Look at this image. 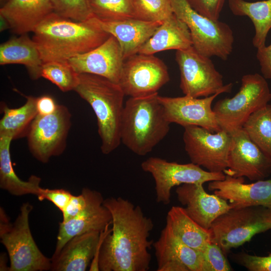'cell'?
Returning a JSON list of instances; mask_svg holds the SVG:
<instances>
[{
    "label": "cell",
    "instance_id": "obj_1",
    "mask_svg": "<svg viewBox=\"0 0 271 271\" xmlns=\"http://www.w3.org/2000/svg\"><path fill=\"white\" fill-rule=\"evenodd\" d=\"M112 216L111 231L100 247L98 267L101 271H147L154 241L149 239L154 227L151 218L139 205L121 197L103 201Z\"/></svg>",
    "mask_w": 271,
    "mask_h": 271
},
{
    "label": "cell",
    "instance_id": "obj_2",
    "mask_svg": "<svg viewBox=\"0 0 271 271\" xmlns=\"http://www.w3.org/2000/svg\"><path fill=\"white\" fill-rule=\"evenodd\" d=\"M44 63L64 61L98 47L110 35L102 28L94 15L79 22L54 12L48 15L33 32Z\"/></svg>",
    "mask_w": 271,
    "mask_h": 271
},
{
    "label": "cell",
    "instance_id": "obj_3",
    "mask_svg": "<svg viewBox=\"0 0 271 271\" xmlns=\"http://www.w3.org/2000/svg\"><path fill=\"white\" fill-rule=\"evenodd\" d=\"M91 106L96 116L101 151L107 155L121 143L120 131L125 96L120 85L96 75L79 74L74 90Z\"/></svg>",
    "mask_w": 271,
    "mask_h": 271
},
{
    "label": "cell",
    "instance_id": "obj_4",
    "mask_svg": "<svg viewBox=\"0 0 271 271\" xmlns=\"http://www.w3.org/2000/svg\"><path fill=\"white\" fill-rule=\"evenodd\" d=\"M170 124L158 93L129 97L124 104L121 143L134 154L144 156L166 137Z\"/></svg>",
    "mask_w": 271,
    "mask_h": 271
},
{
    "label": "cell",
    "instance_id": "obj_5",
    "mask_svg": "<svg viewBox=\"0 0 271 271\" xmlns=\"http://www.w3.org/2000/svg\"><path fill=\"white\" fill-rule=\"evenodd\" d=\"M33 206L22 204L14 223H11L1 208L0 238L10 258V271H44L50 270L51 258L40 250L32 236L29 223Z\"/></svg>",
    "mask_w": 271,
    "mask_h": 271
},
{
    "label": "cell",
    "instance_id": "obj_6",
    "mask_svg": "<svg viewBox=\"0 0 271 271\" xmlns=\"http://www.w3.org/2000/svg\"><path fill=\"white\" fill-rule=\"evenodd\" d=\"M174 14L182 20L190 33L192 46L200 54L227 60L231 54L233 32L226 23L198 13L187 0H169Z\"/></svg>",
    "mask_w": 271,
    "mask_h": 271
},
{
    "label": "cell",
    "instance_id": "obj_7",
    "mask_svg": "<svg viewBox=\"0 0 271 271\" xmlns=\"http://www.w3.org/2000/svg\"><path fill=\"white\" fill-rule=\"evenodd\" d=\"M210 230L212 242L226 254L255 234L271 230V208L254 206L231 209L218 217Z\"/></svg>",
    "mask_w": 271,
    "mask_h": 271
},
{
    "label": "cell",
    "instance_id": "obj_8",
    "mask_svg": "<svg viewBox=\"0 0 271 271\" xmlns=\"http://www.w3.org/2000/svg\"><path fill=\"white\" fill-rule=\"evenodd\" d=\"M239 91L232 98L219 99L213 110L221 129L229 133L241 128L248 117L271 100L268 83L258 73L244 75Z\"/></svg>",
    "mask_w": 271,
    "mask_h": 271
},
{
    "label": "cell",
    "instance_id": "obj_9",
    "mask_svg": "<svg viewBox=\"0 0 271 271\" xmlns=\"http://www.w3.org/2000/svg\"><path fill=\"white\" fill-rule=\"evenodd\" d=\"M175 60L180 73V88L184 95L199 98L231 92L233 84L224 85L222 75L210 58L193 46L177 50Z\"/></svg>",
    "mask_w": 271,
    "mask_h": 271
},
{
    "label": "cell",
    "instance_id": "obj_10",
    "mask_svg": "<svg viewBox=\"0 0 271 271\" xmlns=\"http://www.w3.org/2000/svg\"><path fill=\"white\" fill-rule=\"evenodd\" d=\"M71 125V114L65 105L58 104L56 111L51 114H38L26 135L33 157L46 163L51 157L61 155L66 147Z\"/></svg>",
    "mask_w": 271,
    "mask_h": 271
},
{
    "label": "cell",
    "instance_id": "obj_11",
    "mask_svg": "<svg viewBox=\"0 0 271 271\" xmlns=\"http://www.w3.org/2000/svg\"><path fill=\"white\" fill-rule=\"evenodd\" d=\"M145 172L152 175L155 183L157 202L168 205L171 201V190L186 183L203 184L207 182L224 180L223 172H211L192 163L179 164L151 157L141 164Z\"/></svg>",
    "mask_w": 271,
    "mask_h": 271
},
{
    "label": "cell",
    "instance_id": "obj_12",
    "mask_svg": "<svg viewBox=\"0 0 271 271\" xmlns=\"http://www.w3.org/2000/svg\"><path fill=\"white\" fill-rule=\"evenodd\" d=\"M183 140L191 163L211 172H224L231 144L230 134L221 130L217 132L198 126L184 127Z\"/></svg>",
    "mask_w": 271,
    "mask_h": 271
},
{
    "label": "cell",
    "instance_id": "obj_13",
    "mask_svg": "<svg viewBox=\"0 0 271 271\" xmlns=\"http://www.w3.org/2000/svg\"><path fill=\"white\" fill-rule=\"evenodd\" d=\"M169 80L168 68L160 59L138 53L124 60L119 84L125 96L137 97L158 93Z\"/></svg>",
    "mask_w": 271,
    "mask_h": 271
},
{
    "label": "cell",
    "instance_id": "obj_14",
    "mask_svg": "<svg viewBox=\"0 0 271 271\" xmlns=\"http://www.w3.org/2000/svg\"><path fill=\"white\" fill-rule=\"evenodd\" d=\"M231 140L225 175L246 177L250 181L264 180L271 175V158L250 139L243 129L229 133Z\"/></svg>",
    "mask_w": 271,
    "mask_h": 271
},
{
    "label": "cell",
    "instance_id": "obj_15",
    "mask_svg": "<svg viewBox=\"0 0 271 271\" xmlns=\"http://www.w3.org/2000/svg\"><path fill=\"white\" fill-rule=\"evenodd\" d=\"M216 93L202 98L184 95L180 97H167L159 95L165 116L171 123L185 127L195 125L203 127L212 132L221 129L212 107Z\"/></svg>",
    "mask_w": 271,
    "mask_h": 271
},
{
    "label": "cell",
    "instance_id": "obj_16",
    "mask_svg": "<svg viewBox=\"0 0 271 271\" xmlns=\"http://www.w3.org/2000/svg\"><path fill=\"white\" fill-rule=\"evenodd\" d=\"M86 199L84 209L74 218L59 222L57 243L52 258L57 256L65 244L72 238L92 231L100 232L112 222L110 212L103 204L101 194L89 188L81 191Z\"/></svg>",
    "mask_w": 271,
    "mask_h": 271
},
{
    "label": "cell",
    "instance_id": "obj_17",
    "mask_svg": "<svg viewBox=\"0 0 271 271\" xmlns=\"http://www.w3.org/2000/svg\"><path fill=\"white\" fill-rule=\"evenodd\" d=\"M153 247L157 271H211L202 253L182 242L167 223Z\"/></svg>",
    "mask_w": 271,
    "mask_h": 271
},
{
    "label": "cell",
    "instance_id": "obj_18",
    "mask_svg": "<svg viewBox=\"0 0 271 271\" xmlns=\"http://www.w3.org/2000/svg\"><path fill=\"white\" fill-rule=\"evenodd\" d=\"M124 61L119 43L112 35L95 49L68 60L78 74H94L118 84Z\"/></svg>",
    "mask_w": 271,
    "mask_h": 271
},
{
    "label": "cell",
    "instance_id": "obj_19",
    "mask_svg": "<svg viewBox=\"0 0 271 271\" xmlns=\"http://www.w3.org/2000/svg\"><path fill=\"white\" fill-rule=\"evenodd\" d=\"M208 188L227 201L232 209L254 206L271 208V180L246 184L243 177L226 175L224 180L210 182Z\"/></svg>",
    "mask_w": 271,
    "mask_h": 271
},
{
    "label": "cell",
    "instance_id": "obj_20",
    "mask_svg": "<svg viewBox=\"0 0 271 271\" xmlns=\"http://www.w3.org/2000/svg\"><path fill=\"white\" fill-rule=\"evenodd\" d=\"M203 185L183 184L177 188L176 193L189 216L202 227L209 229L218 217L232 207L223 199L206 192Z\"/></svg>",
    "mask_w": 271,
    "mask_h": 271
},
{
    "label": "cell",
    "instance_id": "obj_21",
    "mask_svg": "<svg viewBox=\"0 0 271 271\" xmlns=\"http://www.w3.org/2000/svg\"><path fill=\"white\" fill-rule=\"evenodd\" d=\"M52 12L51 0H8L0 9L11 31L18 35L33 32Z\"/></svg>",
    "mask_w": 271,
    "mask_h": 271
},
{
    "label": "cell",
    "instance_id": "obj_22",
    "mask_svg": "<svg viewBox=\"0 0 271 271\" xmlns=\"http://www.w3.org/2000/svg\"><path fill=\"white\" fill-rule=\"evenodd\" d=\"M100 22L103 30L118 42L124 60L139 53L142 46L162 24L134 18L116 21L100 20Z\"/></svg>",
    "mask_w": 271,
    "mask_h": 271
},
{
    "label": "cell",
    "instance_id": "obj_23",
    "mask_svg": "<svg viewBox=\"0 0 271 271\" xmlns=\"http://www.w3.org/2000/svg\"><path fill=\"white\" fill-rule=\"evenodd\" d=\"M100 232L92 231L74 236L59 254L51 258V270L85 271L95 253Z\"/></svg>",
    "mask_w": 271,
    "mask_h": 271
},
{
    "label": "cell",
    "instance_id": "obj_24",
    "mask_svg": "<svg viewBox=\"0 0 271 271\" xmlns=\"http://www.w3.org/2000/svg\"><path fill=\"white\" fill-rule=\"evenodd\" d=\"M191 46L192 41L188 27L173 14L160 25L139 53L154 55L161 51L183 50Z\"/></svg>",
    "mask_w": 271,
    "mask_h": 271
},
{
    "label": "cell",
    "instance_id": "obj_25",
    "mask_svg": "<svg viewBox=\"0 0 271 271\" xmlns=\"http://www.w3.org/2000/svg\"><path fill=\"white\" fill-rule=\"evenodd\" d=\"M16 64L25 66L32 79L41 77L43 62L37 44L27 34L12 38L0 45V65Z\"/></svg>",
    "mask_w": 271,
    "mask_h": 271
},
{
    "label": "cell",
    "instance_id": "obj_26",
    "mask_svg": "<svg viewBox=\"0 0 271 271\" xmlns=\"http://www.w3.org/2000/svg\"><path fill=\"white\" fill-rule=\"evenodd\" d=\"M13 138L8 135H0V187L15 196L38 194L41 179L31 176L28 181L21 180L13 167L10 145Z\"/></svg>",
    "mask_w": 271,
    "mask_h": 271
},
{
    "label": "cell",
    "instance_id": "obj_27",
    "mask_svg": "<svg viewBox=\"0 0 271 271\" xmlns=\"http://www.w3.org/2000/svg\"><path fill=\"white\" fill-rule=\"evenodd\" d=\"M166 223L184 244L202 252L212 242L210 230L202 227L186 213L184 208L173 206L167 213Z\"/></svg>",
    "mask_w": 271,
    "mask_h": 271
},
{
    "label": "cell",
    "instance_id": "obj_28",
    "mask_svg": "<svg viewBox=\"0 0 271 271\" xmlns=\"http://www.w3.org/2000/svg\"><path fill=\"white\" fill-rule=\"evenodd\" d=\"M231 13L237 16L248 17L252 22L255 33L252 44L256 49L265 45L271 29V0L250 2L245 0H228Z\"/></svg>",
    "mask_w": 271,
    "mask_h": 271
},
{
    "label": "cell",
    "instance_id": "obj_29",
    "mask_svg": "<svg viewBox=\"0 0 271 271\" xmlns=\"http://www.w3.org/2000/svg\"><path fill=\"white\" fill-rule=\"evenodd\" d=\"M27 100L22 106L9 108L3 106V116L0 121V135H8L16 140L26 136L33 119L38 114L37 97L26 96Z\"/></svg>",
    "mask_w": 271,
    "mask_h": 271
},
{
    "label": "cell",
    "instance_id": "obj_30",
    "mask_svg": "<svg viewBox=\"0 0 271 271\" xmlns=\"http://www.w3.org/2000/svg\"><path fill=\"white\" fill-rule=\"evenodd\" d=\"M251 141L271 158V104L253 113L243 125Z\"/></svg>",
    "mask_w": 271,
    "mask_h": 271
},
{
    "label": "cell",
    "instance_id": "obj_31",
    "mask_svg": "<svg viewBox=\"0 0 271 271\" xmlns=\"http://www.w3.org/2000/svg\"><path fill=\"white\" fill-rule=\"evenodd\" d=\"M93 15L102 21L135 19L134 0H89Z\"/></svg>",
    "mask_w": 271,
    "mask_h": 271
},
{
    "label": "cell",
    "instance_id": "obj_32",
    "mask_svg": "<svg viewBox=\"0 0 271 271\" xmlns=\"http://www.w3.org/2000/svg\"><path fill=\"white\" fill-rule=\"evenodd\" d=\"M78 76L68 61L44 63L41 72V77L56 85L63 92L74 90Z\"/></svg>",
    "mask_w": 271,
    "mask_h": 271
},
{
    "label": "cell",
    "instance_id": "obj_33",
    "mask_svg": "<svg viewBox=\"0 0 271 271\" xmlns=\"http://www.w3.org/2000/svg\"><path fill=\"white\" fill-rule=\"evenodd\" d=\"M135 19L162 23L173 14L169 0H134Z\"/></svg>",
    "mask_w": 271,
    "mask_h": 271
},
{
    "label": "cell",
    "instance_id": "obj_34",
    "mask_svg": "<svg viewBox=\"0 0 271 271\" xmlns=\"http://www.w3.org/2000/svg\"><path fill=\"white\" fill-rule=\"evenodd\" d=\"M53 12L76 21H84L93 16L89 0H51Z\"/></svg>",
    "mask_w": 271,
    "mask_h": 271
},
{
    "label": "cell",
    "instance_id": "obj_35",
    "mask_svg": "<svg viewBox=\"0 0 271 271\" xmlns=\"http://www.w3.org/2000/svg\"><path fill=\"white\" fill-rule=\"evenodd\" d=\"M232 258L249 271H271V253L262 256L240 252L232 255Z\"/></svg>",
    "mask_w": 271,
    "mask_h": 271
},
{
    "label": "cell",
    "instance_id": "obj_36",
    "mask_svg": "<svg viewBox=\"0 0 271 271\" xmlns=\"http://www.w3.org/2000/svg\"><path fill=\"white\" fill-rule=\"evenodd\" d=\"M211 271H230L232 269L221 248L211 242L201 252Z\"/></svg>",
    "mask_w": 271,
    "mask_h": 271
},
{
    "label": "cell",
    "instance_id": "obj_37",
    "mask_svg": "<svg viewBox=\"0 0 271 271\" xmlns=\"http://www.w3.org/2000/svg\"><path fill=\"white\" fill-rule=\"evenodd\" d=\"M198 13L211 20H218L225 0H187Z\"/></svg>",
    "mask_w": 271,
    "mask_h": 271
},
{
    "label": "cell",
    "instance_id": "obj_38",
    "mask_svg": "<svg viewBox=\"0 0 271 271\" xmlns=\"http://www.w3.org/2000/svg\"><path fill=\"white\" fill-rule=\"evenodd\" d=\"M72 195L69 191L63 189H49L41 188L37 196L39 201L47 200L51 202L62 212Z\"/></svg>",
    "mask_w": 271,
    "mask_h": 271
},
{
    "label": "cell",
    "instance_id": "obj_39",
    "mask_svg": "<svg viewBox=\"0 0 271 271\" xmlns=\"http://www.w3.org/2000/svg\"><path fill=\"white\" fill-rule=\"evenodd\" d=\"M86 199L83 193L78 195H72L69 203L62 211V222H66L76 216L85 207Z\"/></svg>",
    "mask_w": 271,
    "mask_h": 271
},
{
    "label": "cell",
    "instance_id": "obj_40",
    "mask_svg": "<svg viewBox=\"0 0 271 271\" xmlns=\"http://www.w3.org/2000/svg\"><path fill=\"white\" fill-rule=\"evenodd\" d=\"M256 58L263 77L271 80V44L256 49Z\"/></svg>",
    "mask_w": 271,
    "mask_h": 271
},
{
    "label": "cell",
    "instance_id": "obj_41",
    "mask_svg": "<svg viewBox=\"0 0 271 271\" xmlns=\"http://www.w3.org/2000/svg\"><path fill=\"white\" fill-rule=\"evenodd\" d=\"M58 105L50 95H45L37 98L38 114L41 115H47L54 113L57 109Z\"/></svg>",
    "mask_w": 271,
    "mask_h": 271
},
{
    "label": "cell",
    "instance_id": "obj_42",
    "mask_svg": "<svg viewBox=\"0 0 271 271\" xmlns=\"http://www.w3.org/2000/svg\"><path fill=\"white\" fill-rule=\"evenodd\" d=\"M111 223L108 224L104 229L100 232L99 238L97 245L95 253L90 264L89 270L90 271L99 270L98 261L100 247L106 235L112 230L111 228H109L110 225H111Z\"/></svg>",
    "mask_w": 271,
    "mask_h": 271
},
{
    "label": "cell",
    "instance_id": "obj_43",
    "mask_svg": "<svg viewBox=\"0 0 271 271\" xmlns=\"http://www.w3.org/2000/svg\"><path fill=\"white\" fill-rule=\"evenodd\" d=\"M0 31L3 32L8 29H10V25L8 20L3 16L0 15Z\"/></svg>",
    "mask_w": 271,
    "mask_h": 271
},
{
    "label": "cell",
    "instance_id": "obj_44",
    "mask_svg": "<svg viewBox=\"0 0 271 271\" xmlns=\"http://www.w3.org/2000/svg\"><path fill=\"white\" fill-rule=\"evenodd\" d=\"M8 0H0L1 6L5 4Z\"/></svg>",
    "mask_w": 271,
    "mask_h": 271
}]
</instances>
